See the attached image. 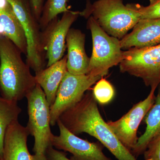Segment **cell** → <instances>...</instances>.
<instances>
[{
    "label": "cell",
    "instance_id": "1",
    "mask_svg": "<svg viewBox=\"0 0 160 160\" xmlns=\"http://www.w3.org/2000/svg\"><path fill=\"white\" fill-rule=\"evenodd\" d=\"M59 119L72 133L77 135L85 132L96 138L118 160H138L103 119L92 92L85 93L79 102L63 112Z\"/></svg>",
    "mask_w": 160,
    "mask_h": 160
},
{
    "label": "cell",
    "instance_id": "2",
    "mask_svg": "<svg viewBox=\"0 0 160 160\" xmlns=\"http://www.w3.org/2000/svg\"><path fill=\"white\" fill-rule=\"evenodd\" d=\"M22 53L10 40L0 35V93L4 98L17 102L37 85Z\"/></svg>",
    "mask_w": 160,
    "mask_h": 160
},
{
    "label": "cell",
    "instance_id": "3",
    "mask_svg": "<svg viewBox=\"0 0 160 160\" xmlns=\"http://www.w3.org/2000/svg\"><path fill=\"white\" fill-rule=\"evenodd\" d=\"M80 16L92 17L109 35L121 40L141 19L140 15L123 0H98L92 4L89 0Z\"/></svg>",
    "mask_w": 160,
    "mask_h": 160
},
{
    "label": "cell",
    "instance_id": "4",
    "mask_svg": "<svg viewBox=\"0 0 160 160\" xmlns=\"http://www.w3.org/2000/svg\"><path fill=\"white\" fill-rule=\"evenodd\" d=\"M87 27L91 32L92 41L87 74L104 77L110 68L119 65L122 61L124 51L120 40L107 34L92 17L88 18Z\"/></svg>",
    "mask_w": 160,
    "mask_h": 160
},
{
    "label": "cell",
    "instance_id": "5",
    "mask_svg": "<svg viewBox=\"0 0 160 160\" xmlns=\"http://www.w3.org/2000/svg\"><path fill=\"white\" fill-rule=\"evenodd\" d=\"M29 116L26 128L33 137V151L36 154H46L51 145L53 134L50 129V110L45 93L37 84L26 97Z\"/></svg>",
    "mask_w": 160,
    "mask_h": 160
},
{
    "label": "cell",
    "instance_id": "6",
    "mask_svg": "<svg viewBox=\"0 0 160 160\" xmlns=\"http://www.w3.org/2000/svg\"><path fill=\"white\" fill-rule=\"evenodd\" d=\"M119 67L121 72L140 78L146 86L157 88L160 84V44L126 50Z\"/></svg>",
    "mask_w": 160,
    "mask_h": 160
},
{
    "label": "cell",
    "instance_id": "7",
    "mask_svg": "<svg viewBox=\"0 0 160 160\" xmlns=\"http://www.w3.org/2000/svg\"><path fill=\"white\" fill-rule=\"evenodd\" d=\"M7 1L25 32L27 44L26 63L36 73L46 68V55L42 47L39 24L32 12L29 0Z\"/></svg>",
    "mask_w": 160,
    "mask_h": 160
},
{
    "label": "cell",
    "instance_id": "8",
    "mask_svg": "<svg viewBox=\"0 0 160 160\" xmlns=\"http://www.w3.org/2000/svg\"><path fill=\"white\" fill-rule=\"evenodd\" d=\"M102 78L72 74L67 71L58 89L55 101L50 107L51 126H54L61 115L78 102L86 92Z\"/></svg>",
    "mask_w": 160,
    "mask_h": 160
},
{
    "label": "cell",
    "instance_id": "9",
    "mask_svg": "<svg viewBox=\"0 0 160 160\" xmlns=\"http://www.w3.org/2000/svg\"><path fill=\"white\" fill-rule=\"evenodd\" d=\"M79 16V11L69 10L63 13L60 19L57 17L52 20L41 32L42 47L47 59L46 67L64 56L67 33Z\"/></svg>",
    "mask_w": 160,
    "mask_h": 160
},
{
    "label": "cell",
    "instance_id": "10",
    "mask_svg": "<svg viewBox=\"0 0 160 160\" xmlns=\"http://www.w3.org/2000/svg\"><path fill=\"white\" fill-rule=\"evenodd\" d=\"M157 87L151 88L147 97L135 104L127 113L117 121L107 122L112 131L123 146L131 152L137 143L138 129L141 122L154 104Z\"/></svg>",
    "mask_w": 160,
    "mask_h": 160
},
{
    "label": "cell",
    "instance_id": "11",
    "mask_svg": "<svg viewBox=\"0 0 160 160\" xmlns=\"http://www.w3.org/2000/svg\"><path fill=\"white\" fill-rule=\"evenodd\" d=\"M57 124L59 135L52 136V146L70 152L72 154L71 160H112L104 154V146L100 142H92L79 138L69 131L59 119Z\"/></svg>",
    "mask_w": 160,
    "mask_h": 160
},
{
    "label": "cell",
    "instance_id": "12",
    "mask_svg": "<svg viewBox=\"0 0 160 160\" xmlns=\"http://www.w3.org/2000/svg\"><path fill=\"white\" fill-rule=\"evenodd\" d=\"M122 49L146 48L160 44V18L142 19L120 40Z\"/></svg>",
    "mask_w": 160,
    "mask_h": 160
},
{
    "label": "cell",
    "instance_id": "13",
    "mask_svg": "<svg viewBox=\"0 0 160 160\" xmlns=\"http://www.w3.org/2000/svg\"><path fill=\"white\" fill-rule=\"evenodd\" d=\"M86 35L79 29L70 28L66 38L67 71L74 75L88 74L90 58L85 50Z\"/></svg>",
    "mask_w": 160,
    "mask_h": 160
},
{
    "label": "cell",
    "instance_id": "14",
    "mask_svg": "<svg viewBox=\"0 0 160 160\" xmlns=\"http://www.w3.org/2000/svg\"><path fill=\"white\" fill-rule=\"evenodd\" d=\"M30 135L26 127L17 121L8 127L4 142L2 160H32V155L27 147Z\"/></svg>",
    "mask_w": 160,
    "mask_h": 160
},
{
    "label": "cell",
    "instance_id": "15",
    "mask_svg": "<svg viewBox=\"0 0 160 160\" xmlns=\"http://www.w3.org/2000/svg\"><path fill=\"white\" fill-rule=\"evenodd\" d=\"M67 72V55L35 73L37 84L42 89L50 107L54 103L60 84Z\"/></svg>",
    "mask_w": 160,
    "mask_h": 160
},
{
    "label": "cell",
    "instance_id": "16",
    "mask_svg": "<svg viewBox=\"0 0 160 160\" xmlns=\"http://www.w3.org/2000/svg\"><path fill=\"white\" fill-rule=\"evenodd\" d=\"M0 35L10 40L26 56L27 44L25 32L9 3L6 8L0 9Z\"/></svg>",
    "mask_w": 160,
    "mask_h": 160
},
{
    "label": "cell",
    "instance_id": "17",
    "mask_svg": "<svg viewBox=\"0 0 160 160\" xmlns=\"http://www.w3.org/2000/svg\"><path fill=\"white\" fill-rule=\"evenodd\" d=\"M144 121L146 125V130L138 138L137 143L131 151L136 158L143 154L150 141L160 133V87L154 104L145 116Z\"/></svg>",
    "mask_w": 160,
    "mask_h": 160
},
{
    "label": "cell",
    "instance_id": "18",
    "mask_svg": "<svg viewBox=\"0 0 160 160\" xmlns=\"http://www.w3.org/2000/svg\"><path fill=\"white\" fill-rule=\"evenodd\" d=\"M22 109L17 102L0 97V157L2 158L4 142L6 131L12 123L18 121Z\"/></svg>",
    "mask_w": 160,
    "mask_h": 160
},
{
    "label": "cell",
    "instance_id": "19",
    "mask_svg": "<svg viewBox=\"0 0 160 160\" xmlns=\"http://www.w3.org/2000/svg\"><path fill=\"white\" fill-rule=\"evenodd\" d=\"M68 0H47L43 6L39 24L43 30L58 15L69 11L67 8Z\"/></svg>",
    "mask_w": 160,
    "mask_h": 160
},
{
    "label": "cell",
    "instance_id": "20",
    "mask_svg": "<svg viewBox=\"0 0 160 160\" xmlns=\"http://www.w3.org/2000/svg\"><path fill=\"white\" fill-rule=\"evenodd\" d=\"M92 93L97 102L105 105L114 98L115 90L111 83L102 77L95 83Z\"/></svg>",
    "mask_w": 160,
    "mask_h": 160
},
{
    "label": "cell",
    "instance_id": "21",
    "mask_svg": "<svg viewBox=\"0 0 160 160\" xmlns=\"http://www.w3.org/2000/svg\"><path fill=\"white\" fill-rule=\"evenodd\" d=\"M149 5L146 6L133 3L127 5L137 12L141 19L160 18V0H149Z\"/></svg>",
    "mask_w": 160,
    "mask_h": 160
},
{
    "label": "cell",
    "instance_id": "22",
    "mask_svg": "<svg viewBox=\"0 0 160 160\" xmlns=\"http://www.w3.org/2000/svg\"><path fill=\"white\" fill-rule=\"evenodd\" d=\"M143 154L145 160H160V133L150 141Z\"/></svg>",
    "mask_w": 160,
    "mask_h": 160
},
{
    "label": "cell",
    "instance_id": "23",
    "mask_svg": "<svg viewBox=\"0 0 160 160\" xmlns=\"http://www.w3.org/2000/svg\"><path fill=\"white\" fill-rule=\"evenodd\" d=\"M46 154L49 160H71L67 157L65 152L54 149L52 146L47 149Z\"/></svg>",
    "mask_w": 160,
    "mask_h": 160
},
{
    "label": "cell",
    "instance_id": "24",
    "mask_svg": "<svg viewBox=\"0 0 160 160\" xmlns=\"http://www.w3.org/2000/svg\"><path fill=\"white\" fill-rule=\"evenodd\" d=\"M29 1L32 12L39 22L42 11L44 0H29Z\"/></svg>",
    "mask_w": 160,
    "mask_h": 160
},
{
    "label": "cell",
    "instance_id": "25",
    "mask_svg": "<svg viewBox=\"0 0 160 160\" xmlns=\"http://www.w3.org/2000/svg\"><path fill=\"white\" fill-rule=\"evenodd\" d=\"M32 160H49L46 154H36L32 155Z\"/></svg>",
    "mask_w": 160,
    "mask_h": 160
},
{
    "label": "cell",
    "instance_id": "26",
    "mask_svg": "<svg viewBox=\"0 0 160 160\" xmlns=\"http://www.w3.org/2000/svg\"><path fill=\"white\" fill-rule=\"evenodd\" d=\"M9 5L7 0H0V9H4Z\"/></svg>",
    "mask_w": 160,
    "mask_h": 160
},
{
    "label": "cell",
    "instance_id": "27",
    "mask_svg": "<svg viewBox=\"0 0 160 160\" xmlns=\"http://www.w3.org/2000/svg\"><path fill=\"white\" fill-rule=\"evenodd\" d=\"M0 160H2V158H1V157H0Z\"/></svg>",
    "mask_w": 160,
    "mask_h": 160
}]
</instances>
